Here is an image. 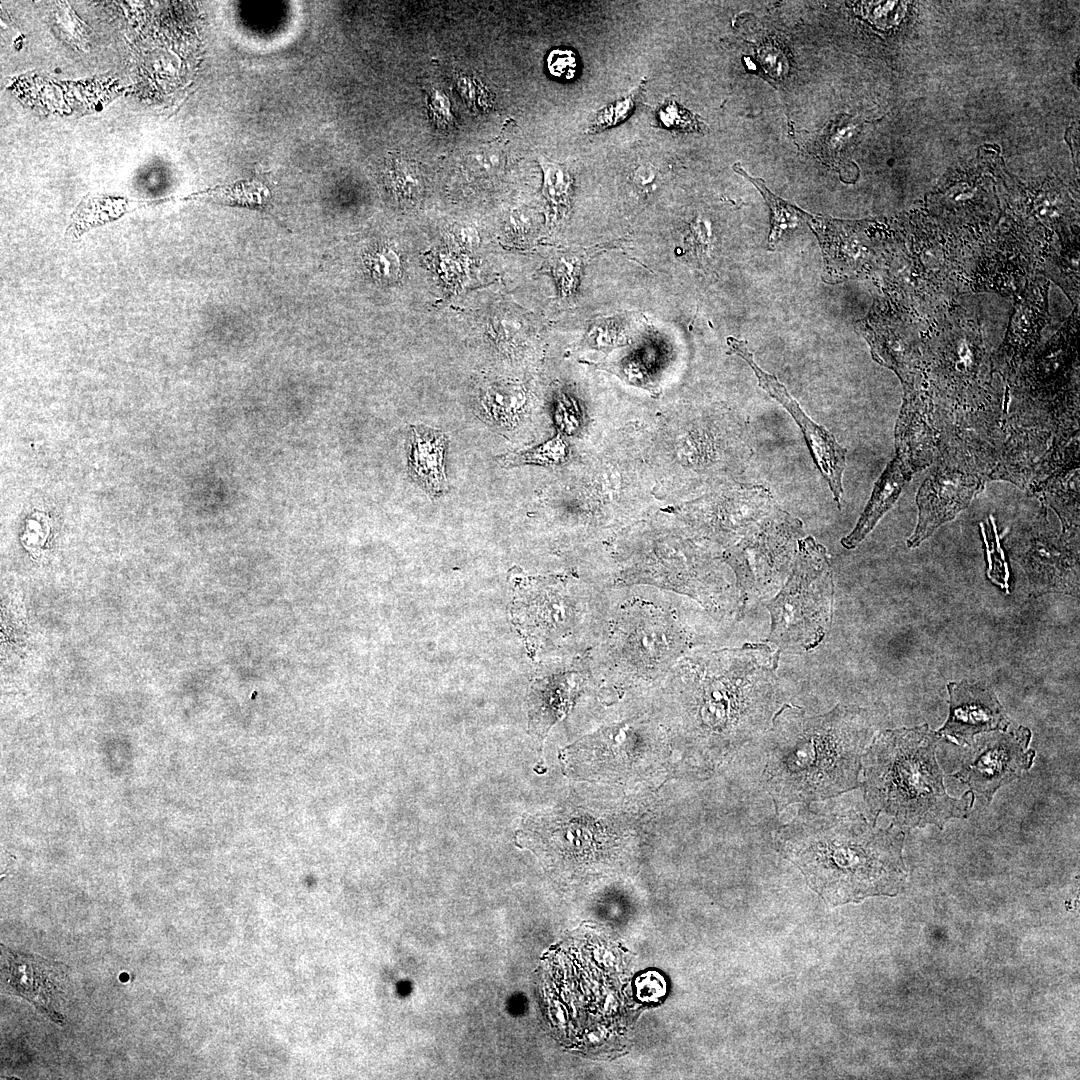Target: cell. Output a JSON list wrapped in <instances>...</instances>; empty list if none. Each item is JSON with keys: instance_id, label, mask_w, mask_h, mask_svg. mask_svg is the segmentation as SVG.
<instances>
[{"instance_id": "cell-2", "label": "cell", "mask_w": 1080, "mask_h": 1080, "mask_svg": "<svg viewBox=\"0 0 1080 1080\" xmlns=\"http://www.w3.org/2000/svg\"><path fill=\"white\" fill-rule=\"evenodd\" d=\"M870 735L859 708L837 706L814 717L785 709L777 715L763 774L777 809L856 787Z\"/></svg>"}, {"instance_id": "cell-25", "label": "cell", "mask_w": 1080, "mask_h": 1080, "mask_svg": "<svg viewBox=\"0 0 1080 1080\" xmlns=\"http://www.w3.org/2000/svg\"><path fill=\"white\" fill-rule=\"evenodd\" d=\"M981 526L985 545L987 548V575L993 583L999 585L1002 589H1005V591L1008 592L1009 572L998 542L997 532L994 529L995 525L993 524V529L988 526V523L986 526H983L982 524Z\"/></svg>"}, {"instance_id": "cell-17", "label": "cell", "mask_w": 1080, "mask_h": 1080, "mask_svg": "<svg viewBox=\"0 0 1080 1080\" xmlns=\"http://www.w3.org/2000/svg\"><path fill=\"white\" fill-rule=\"evenodd\" d=\"M448 441V435L442 430L425 425L411 426L407 444L408 474L431 498L443 496L449 490L444 465Z\"/></svg>"}, {"instance_id": "cell-1", "label": "cell", "mask_w": 1080, "mask_h": 1080, "mask_svg": "<svg viewBox=\"0 0 1080 1080\" xmlns=\"http://www.w3.org/2000/svg\"><path fill=\"white\" fill-rule=\"evenodd\" d=\"M903 841L900 830L840 806L804 811L779 834L780 851L833 905L897 894L907 876Z\"/></svg>"}, {"instance_id": "cell-3", "label": "cell", "mask_w": 1080, "mask_h": 1080, "mask_svg": "<svg viewBox=\"0 0 1080 1080\" xmlns=\"http://www.w3.org/2000/svg\"><path fill=\"white\" fill-rule=\"evenodd\" d=\"M778 656L765 644L694 648L666 676L688 696L700 730L744 741L767 726L776 708Z\"/></svg>"}, {"instance_id": "cell-27", "label": "cell", "mask_w": 1080, "mask_h": 1080, "mask_svg": "<svg viewBox=\"0 0 1080 1080\" xmlns=\"http://www.w3.org/2000/svg\"><path fill=\"white\" fill-rule=\"evenodd\" d=\"M543 192L553 204L567 203L571 179L568 171L554 163H542Z\"/></svg>"}, {"instance_id": "cell-36", "label": "cell", "mask_w": 1080, "mask_h": 1080, "mask_svg": "<svg viewBox=\"0 0 1080 1080\" xmlns=\"http://www.w3.org/2000/svg\"><path fill=\"white\" fill-rule=\"evenodd\" d=\"M458 238L462 244L466 246H475L478 244V234L472 227H461L458 232Z\"/></svg>"}, {"instance_id": "cell-15", "label": "cell", "mask_w": 1080, "mask_h": 1080, "mask_svg": "<svg viewBox=\"0 0 1080 1080\" xmlns=\"http://www.w3.org/2000/svg\"><path fill=\"white\" fill-rule=\"evenodd\" d=\"M587 654L572 659L570 667L535 679L527 695L528 726L541 741L565 717L589 678Z\"/></svg>"}, {"instance_id": "cell-4", "label": "cell", "mask_w": 1080, "mask_h": 1080, "mask_svg": "<svg viewBox=\"0 0 1080 1080\" xmlns=\"http://www.w3.org/2000/svg\"><path fill=\"white\" fill-rule=\"evenodd\" d=\"M941 735L927 724L881 732L863 757L865 797L899 827L943 826L966 817L973 792L950 797L935 752Z\"/></svg>"}, {"instance_id": "cell-18", "label": "cell", "mask_w": 1080, "mask_h": 1080, "mask_svg": "<svg viewBox=\"0 0 1080 1080\" xmlns=\"http://www.w3.org/2000/svg\"><path fill=\"white\" fill-rule=\"evenodd\" d=\"M911 474L912 472L897 456L888 463L876 481L868 504L854 529L841 539L844 548L854 549L865 539L895 504Z\"/></svg>"}, {"instance_id": "cell-23", "label": "cell", "mask_w": 1080, "mask_h": 1080, "mask_svg": "<svg viewBox=\"0 0 1080 1080\" xmlns=\"http://www.w3.org/2000/svg\"><path fill=\"white\" fill-rule=\"evenodd\" d=\"M641 92L642 88L639 87L626 97L600 109L590 123L587 132L596 133L625 121L634 111Z\"/></svg>"}, {"instance_id": "cell-11", "label": "cell", "mask_w": 1080, "mask_h": 1080, "mask_svg": "<svg viewBox=\"0 0 1080 1080\" xmlns=\"http://www.w3.org/2000/svg\"><path fill=\"white\" fill-rule=\"evenodd\" d=\"M731 353L743 358L754 371L759 386L778 401L801 429L811 457L821 475L827 481L839 509L842 508V477L846 466V449L823 426L814 422L788 393L785 386L772 374L762 370L754 361L745 342L733 337L727 339Z\"/></svg>"}, {"instance_id": "cell-20", "label": "cell", "mask_w": 1080, "mask_h": 1080, "mask_svg": "<svg viewBox=\"0 0 1080 1080\" xmlns=\"http://www.w3.org/2000/svg\"><path fill=\"white\" fill-rule=\"evenodd\" d=\"M569 447L562 434L559 433L552 439L530 449L511 452L500 457V463L504 467H513L527 464L541 466H559L568 459Z\"/></svg>"}, {"instance_id": "cell-13", "label": "cell", "mask_w": 1080, "mask_h": 1080, "mask_svg": "<svg viewBox=\"0 0 1080 1080\" xmlns=\"http://www.w3.org/2000/svg\"><path fill=\"white\" fill-rule=\"evenodd\" d=\"M1 976L5 991L19 995L59 1025L66 973L61 963L1 945Z\"/></svg>"}, {"instance_id": "cell-5", "label": "cell", "mask_w": 1080, "mask_h": 1080, "mask_svg": "<svg viewBox=\"0 0 1080 1080\" xmlns=\"http://www.w3.org/2000/svg\"><path fill=\"white\" fill-rule=\"evenodd\" d=\"M702 638L669 605L646 597L612 601L603 634L587 653L592 675L623 680L665 677Z\"/></svg>"}, {"instance_id": "cell-6", "label": "cell", "mask_w": 1080, "mask_h": 1080, "mask_svg": "<svg viewBox=\"0 0 1080 1080\" xmlns=\"http://www.w3.org/2000/svg\"><path fill=\"white\" fill-rule=\"evenodd\" d=\"M609 589L568 577H528L513 597L518 630L536 647L571 642L578 655L600 640L610 613Z\"/></svg>"}, {"instance_id": "cell-35", "label": "cell", "mask_w": 1080, "mask_h": 1080, "mask_svg": "<svg viewBox=\"0 0 1080 1080\" xmlns=\"http://www.w3.org/2000/svg\"><path fill=\"white\" fill-rule=\"evenodd\" d=\"M658 180V171L651 165H640L633 174L634 183L641 189L654 190Z\"/></svg>"}, {"instance_id": "cell-34", "label": "cell", "mask_w": 1080, "mask_h": 1080, "mask_svg": "<svg viewBox=\"0 0 1080 1080\" xmlns=\"http://www.w3.org/2000/svg\"><path fill=\"white\" fill-rule=\"evenodd\" d=\"M430 109L433 117L441 124L451 120L450 103L441 91H433L430 97Z\"/></svg>"}, {"instance_id": "cell-12", "label": "cell", "mask_w": 1080, "mask_h": 1080, "mask_svg": "<svg viewBox=\"0 0 1080 1080\" xmlns=\"http://www.w3.org/2000/svg\"><path fill=\"white\" fill-rule=\"evenodd\" d=\"M593 820L565 812L529 817L520 841L543 857L560 863L592 859L602 846L601 829Z\"/></svg>"}, {"instance_id": "cell-30", "label": "cell", "mask_w": 1080, "mask_h": 1080, "mask_svg": "<svg viewBox=\"0 0 1080 1080\" xmlns=\"http://www.w3.org/2000/svg\"><path fill=\"white\" fill-rule=\"evenodd\" d=\"M600 366L601 368L617 374L623 380L630 384L645 388L655 394L658 392L657 388L652 384L649 376L643 369L642 365L634 361H623L619 364H606Z\"/></svg>"}, {"instance_id": "cell-32", "label": "cell", "mask_w": 1080, "mask_h": 1080, "mask_svg": "<svg viewBox=\"0 0 1080 1080\" xmlns=\"http://www.w3.org/2000/svg\"><path fill=\"white\" fill-rule=\"evenodd\" d=\"M584 344L591 348L607 350L618 345V338L610 328L594 327L589 331Z\"/></svg>"}, {"instance_id": "cell-10", "label": "cell", "mask_w": 1080, "mask_h": 1080, "mask_svg": "<svg viewBox=\"0 0 1080 1080\" xmlns=\"http://www.w3.org/2000/svg\"><path fill=\"white\" fill-rule=\"evenodd\" d=\"M1064 536L1058 537L1045 524H1040L1017 532L1010 541L1011 554L1024 569L1036 594H1078V552L1069 547Z\"/></svg>"}, {"instance_id": "cell-16", "label": "cell", "mask_w": 1080, "mask_h": 1080, "mask_svg": "<svg viewBox=\"0 0 1080 1080\" xmlns=\"http://www.w3.org/2000/svg\"><path fill=\"white\" fill-rule=\"evenodd\" d=\"M947 687L950 712L945 725L937 731L941 736L970 745L977 734L1007 729L1010 722L991 690L966 682L949 683Z\"/></svg>"}, {"instance_id": "cell-29", "label": "cell", "mask_w": 1080, "mask_h": 1080, "mask_svg": "<svg viewBox=\"0 0 1080 1080\" xmlns=\"http://www.w3.org/2000/svg\"><path fill=\"white\" fill-rule=\"evenodd\" d=\"M549 72L556 78L570 80L575 77L579 67V61L574 51L570 49L552 50L547 58Z\"/></svg>"}, {"instance_id": "cell-31", "label": "cell", "mask_w": 1080, "mask_h": 1080, "mask_svg": "<svg viewBox=\"0 0 1080 1080\" xmlns=\"http://www.w3.org/2000/svg\"><path fill=\"white\" fill-rule=\"evenodd\" d=\"M556 421L561 432L573 434L580 426L577 406L566 396H562L556 406Z\"/></svg>"}, {"instance_id": "cell-26", "label": "cell", "mask_w": 1080, "mask_h": 1080, "mask_svg": "<svg viewBox=\"0 0 1080 1080\" xmlns=\"http://www.w3.org/2000/svg\"><path fill=\"white\" fill-rule=\"evenodd\" d=\"M663 127L683 132L701 131V123L690 111L675 100L666 101L656 112Z\"/></svg>"}, {"instance_id": "cell-28", "label": "cell", "mask_w": 1080, "mask_h": 1080, "mask_svg": "<svg viewBox=\"0 0 1080 1080\" xmlns=\"http://www.w3.org/2000/svg\"><path fill=\"white\" fill-rule=\"evenodd\" d=\"M466 164L481 175H495L503 166V153L496 145H487L470 152Z\"/></svg>"}, {"instance_id": "cell-7", "label": "cell", "mask_w": 1080, "mask_h": 1080, "mask_svg": "<svg viewBox=\"0 0 1080 1080\" xmlns=\"http://www.w3.org/2000/svg\"><path fill=\"white\" fill-rule=\"evenodd\" d=\"M833 579L824 547L811 537L799 542L794 568L769 603V640L779 648L807 651L816 647L830 627Z\"/></svg>"}, {"instance_id": "cell-22", "label": "cell", "mask_w": 1080, "mask_h": 1080, "mask_svg": "<svg viewBox=\"0 0 1080 1080\" xmlns=\"http://www.w3.org/2000/svg\"><path fill=\"white\" fill-rule=\"evenodd\" d=\"M387 175L390 187L401 199H412L421 190L418 166L402 155H391L387 163Z\"/></svg>"}, {"instance_id": "cell-8", "label": "cell", "mask_w": 1080, "mask_h": 1080, "mask_svg": "<svg viewBox=\"0 0 1080 1080\" xmlns=\"http://www.w3.org/2000/svg\"><path fill=\"white\" fill-rule=\"evenodd\" d=\"M650 732L641 718L603 727L562 750L563 768L583 779L616 777L629 769Z\"/></svg>"}, {"instance_id": "cell-19", "label": "cell", "mask_w": 1080, "mask_h": 1080, "mask_svg": "<svg viewBox=\"0 0 1080 1080\" xmlns=\"http://www.w3.org/2000/svg\"><path fill=\"white\" fill-rule=\"evenodd\" d=\"M127 207L125 199L87 197L75 210L67 234L77 238L88 228L119 217Z\"/></svg>"}, {"instance_id": "cell-24", "label": "cell", "mask_w": 1080, "mask_h": 1080, "mask_svg": "<svg viewBox=\"0 0 1080 1080\" xmlns=\"http://www.w3.org/2000/svg\"><path fill=\"white\" fill-rule=\"evenodd\" d=\"M366 265L372 277L382 283L396 282L401 274L400 257L389 246H381L370 252Z\"/></svg>"}, {"instance_id": "cell-9", "label": "cell", "mask_w": 1080, "mask_h": 1080, "mask_svg": "<svg viewBox=\"0 0 1080 1080\" xmlns=\"http://www.w3.org/2000/svg\"><path fill=\"white\" fill-rule=\"evenodd\" d=\"M1030 736L1024 727L983 735L970 744L972 749L954 776L990 800L1000 786L1030 768L1035 755L1028 749Z\"/></svg>"}, {"instance_id": "cell-33", "label": "cell", "mask_w": 1080, "mask_h": 1080, "mask_svg": "<svg viewBox=\"0 0 1080 1080\" xmlns=\"http://www.w3.org/2000/svg\"><path fill=\"white\" fill-rule=\"evenodd\" d=\"M567 259H561L556 262L555 275L561 286L562 293L566 294L573 287L575 277H577V270L574 262H568Z\"/></svg>"}, {"instance_id": "cell-14", "label": "cell", "mask_w": 1080, "mask_h": 1080, "mask_svg": "<svg viewBox=\"0 0 1080 1080\" xmlns=\"http://www.w3.org/2000/svg\"><path fill=\"white\" fill-rule=\"evenodd\" d=\"M983 487L984 480L968 471L942 468L932 473L916 497L918 522L907 540L908 547L919 546L940 526L953 520Z\"/></svg>"}, {"instance_id": "cell-21", "label": "cell", "mask_w": 1080, "mask_h": 1080, "mask_svg": "<svg viewBox=\"0 0 1080 1080\" xmlns=\"http://www.w3.org/2000/svg\"><path fill=\"white\" fill-rule=\"evenodd\" d=\"M735 169L757 187L770 207L771 232L769 234L768 248L773 250L780 239V235L787 228H794L799 223V220L806 216V214L772 194L766 188L763 180L750 177L739 167H735Z\"/></svg>"}]
</instances>
